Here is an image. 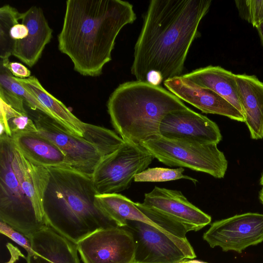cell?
<instances>
[{
	"label": "cell",
	"instance_id": "1",
	"mask_svg": "<svg viewBox=\"0 0 263 263\" xmlns=\"http://www.w3.org/2000/svg\"><path fill=\"white\" fill-rule=\"evenodd\" d=\"M211 0H152L134 48L131 73L137 81L161 83L181 76Z\"/></svg>",
	"mask_w": 263,
	"mask_h": 263
},
{
	"label": "cell",
	"instance_id": "2",
	"mask_svg": "<svg viewBox=\"0 0 263 263\" xmlns=\"http://www.w3.org/2000/svg\"><path fill=\"white\" fill-rule=\"evenodd\" d=\"M136 19L133 6L126 1L68 0L59 49L80 74L99 76L111 60L119 33Z\"/></svg>",
	"mask_w": 263,
	"mask_h": 263
},
{
	"label": "cell",
	"instance_id": "3",
	"mask_svg": "<svg viewBox=\"0 0 263 263\" xmlns=\"http://www.w3.org/2000/svg\"><path fill=\"white\" fill-rule=\"evenodd\" d=\"M47 168L43 206L48 226L76 244L97 230L118 227L96 205L92 175L68 166Z\"/></svg>",
	"mask_w": 263,
	"mask_h": 263
},
{
	"label": "cell",
	"instance_id": "4",
	"mask_svg": "<svg viewBox=\"0 0 263 263\" xmlns=\"http://www.w3.org/2000/svg\"><path fill=\"white\" fill-rule=\"evenodd\" d=\"M49 179L46 167L18 149L12 138L0 136V220L27 238L48 226L43 198Z\"/></svg>",
	"mask_w": 263,
	"mask_h": 263
},
{
	"label": "cell",
	"instance_id": "5",
	"mask_svg": "<svg viewBox=\"0 0 263 263\" xmlns=\"http://www.w3.org/2000/svg\"><path fill=\"white\" fill-rule=\"evenodd\" d=\"M107 111L112 126L125 141L141 144L159 135L163 117L188 107L159 85L134 81L121 84L110 95Z\"/></svg>",
	"mask_w": 263,
	"mask_h": 263
},
{
	"label": "cell",
	"instance_id": "6",
	"mask_svg": "<svg viewBox=\"0 0 263 263\" xmlns=\"http://www.w3.org/2000/svg\"><path fill=\"white\" fill-rule=\"evenodd\" d=\"M141 145L167 166L187 167L219 179L224 177L227 170L228 161L216 144L172 140L158 135Z\"/></svg>",
	"mask_w": 263,
	"mask_h": 263
},
{
	"label": "cell",
	"instance_id": "7",
	"mask_svg": "<svg viewBox=\"0 0 263 263\" xmlns=\"http://www.w3.org/2000/svg\"><path fill=\"white\" fill-rule=\"evenodd\" d=\"M154 158L141 144L125 142L103 157L95 169L92 178L98 194H118L127 189Z\"/></svg>",
	"mask_w": 263,
	"mask_h": 263
},
{
	"label": "cell",
	"instance_id": "8",
	"mask_svg": "<svg viewBox=\"0 0 263 263\" xmlns=\"http://www.w3.org/2000/svg\"><path fill=\"white\" fill-rule=\"evenodd\" d=\"M123 227L132 233L135 241L134 263H179L196 257L187 239L139 221L127 220Z\"/></svg>",
	"mask_w": 263,
	"mask_h": 263
},
{
	"label": "cell",
	"instance_id": "9",
	"mask_svg": "<svg viewBox=\"0 0 263 263\" xmlns=\"http://www.w3.org/2000/svg\"><path fill=\"white\" fill-rule=\"evenodd\" d=\"M29 114L38 133L55 144L64 154L66 164L92 175L104 157L99 149L84 137L73 135L54 119L39 111Z\"/></svg>",
	"mask_w": 263,
	"mask_h": 263
},
{
	"label": "cell",
	"instance_id": "10",
	"mask_svg": "<svg viewBox=\"0 0 263 263\" xmlns=\"http://www.w3.org/2000/svg\"><path fill=\"white\" fill-rule=\"evenodd\" d=\"M83 263H134L136 243L124 227L97 230L77 243Z\"/></svg>",
	"mask_w": 263,
	"mask_h": 263
},
{
	"label": "cell",
	"instance_id": "11",
	"mask_svg": "<svg viewBox=\"0 0 263 263\" xmlns=\"http://www.w3.org/2000/svg\"><path fill=\"white\" fill-rule=\"evenodd\" d=\"M203 238L211 248L241 253L263 241V214L246 213L215 221Z\"/></svg>",
	"mask_w": 263,
	"mask_h": 263
},
{
	"label": "cell",
	"instance_id": "12",
	"mask_svg": "<svg viewBox=\"0 0 263 263\" xmlns=\"http://www.w3.org/2000/svg\"><path fill=\"white\" fill-rule=\"evenodd\" d=\"M159 135L165 138L217 144L222 139L217 124L189 108L173 111L162 119Z\"/></svg>",
	"mask_w": 263,
	"mask_h": 263
},
{
	"label": "cell",
	"instance_id": "13",
	"mask_svg": "<svg viewBox=\"0 0 263 263\" xmlns=\"http://www.w3.org/2000/svg\"><path fill=\"white\" fill-rule=\"evenodd\" d=\"M142 204L186 226L198 231L211 221L210 216L191 203L181 191L155 186L145 194Z\"/></svg>",
	"mask_w": 263,
	"mask_h": 263
},
{
	"label": "cell",
	"instance_id": "14",
	"mask_svg": "<svg viewBox=\"0 0 263 263\" xmlns=\"http://www.w3.org/2000/svg\"><path fill=\"white\" fill-rule=\"evenodd\" d=\"M163 83L171 92L202 112L219 115L239 122L245 121L243 115L223 98L183 76L166 80Z\"/></svg>",
	"mask_w": 263,
	"mask_h": 263
},
{
	"label": "cell",
	"instance_id": "15",
	"mask_svg": "<svg viewBox=\"0 0 263 263\" xmlns=\"http://www.w3.org/2000/svg\"><path fill=\"white\" fill-rule=\"evenodd\" d=\"M22 23L28 29L27 36L14 43L12 55L30 67L41 58L46 45L52 36V29L48 25L42 9L32 6L22 13Z\"/></svg>",
	"mask_w": 263,
	"mask_h": 263
},
{
	"label": "cell",
	"instance_id": "16",
	"mask_svg": "<svg viewBox=\"0 0 263 263\" xmlns=\"http://www.w3.org/2000/svg\"><path fill=\"white\" fill-rule=\"evenodd\" d=\"M32 252L27 263H80L76 243L46 226L29 238Z\"/></svg>",
	"mask_w": 263,
	"mask_h": 263
},
{
	"label": "cell",
	"instance_id": "17",
	"mask_svg": "<svg viewBox=\"0 0 263 263\" xmlns=\"http://www.w3.org/2000/svg\"><path fill=\"white\" fill-rule=\"evenodd\" d=\"M240 102L251 138H263V82L255 76L235 74Z\"/></svg>",
	"mask_w": 263,
	"mask_h": 263
},
{
	"label": "cell",
	"instance_id": "18",
	"mask_svg": "<svg viewBox=\"0 0 263 263\" xmlns=\"http://www.w3.org/2000/svg\"><path fill=\"white\" fill-rule=\"evenodd\" d=\"M15 79L33 95L47 111V115L61 124L71 134L84 137L86 124L76 117L58 99L48 92L34 76L28 78Z\"/></svg>",
	"mask_w": 263,
	"mask_h": 263
},
{
	"label": "cell",
	"instance_id": "19",
	"mask_svg": "<svg viewBox=\"0 0 263 263\" xmlns=\"http://www.w3.org/2000/svg\"><path fill=\"white\" fill-rule=\"evenodd\" d=\"M11 138L22 154L36 164L46 167L67 166L63 152L38 132L22 133Z\"/></svg>",
	"mask_w": 263,
	"mask_h": 263
},
{
	"label": "cell",
	"instance_id": "20",
	"mask_svg": "<svg viewBox=\"0 0 263 263\" xmlns=\"http://www.w3.org/2000/svg\"><path fill=\"white\" fill-rule=\"evenodd\" d=\"M182 76L199 86L212 90L228 101L243 116L235 74L220 66H208Z\"/></svg>",
	"mask_w": 263,
	"mask_h": 263
},
{
	"label": "cell",
	"instance_id": "21",
	"mask_svg": "<svg viewBox=\"0 0 263 263\" xmlns=\"http://www.w3.org/2000/svg\"><path fill=\"white\" fill-rule=\"evenodd\" d=\"M24 100L0 86L1 136L37 132L35 124L26 109Z\"/></svg>",
	"mask_w": 263,
	"mask_h": 263
},
{
	"label": "cell",
	"instance_id": "22",
	"mask_svg": "<svg viewBox=\"0 0 263 263\" xmlns=\"http://www.w3.org/2000/svg\"><path fill=\"white\" fill-rule=\"evenodd\" d=\"M95 203L118 227L126 226L127 220H135L151 224L164 231L141 211L135 202L121 194H97Z\"/></svg>",
	"mask_w": 263,
	"mask_h": 263
},
{
	"label": "cell",
	"instance_id": "23",
	"mask_svg": "<svg viewBox=\"0 0 263 263\" xmlns=\"http://www.w3.org/2000/svg\"><path fill=\"white\" fill-rule=\"evenodd\" d=\"M22 13L9 5L0 8V58L9 59L12 55L13 43L9 36L11 27L21 20Z\"/></svg>",
	"mask_w": 263,
	"mask_h": 263
},
{
	"label": "cell",
	"instance_id": "24",
	"mask_svg": "<svg viewBox=\"0 0 263 263\" xmlns=\"http://www.w3.org/2000/svg\"><path fill=\"white\" fill-rule=\"evenodd\" d=\"M0 86L22 98L31 110L39 111L47 115V111L36 98L15 79L10 71L0 64Z\"/></svg>",
	"mask_w": 263,
	"mask_h": 263
},
{
	"label": "cell",
	"instance_id": "25",
	"mask_svg": "<svg viewBox=\"0 0 263 263\" xmlns=\"http://www.w3.org/2000/svg\"><path fill=\"white\" fill-rule=\"evenodd\" d=\"M184 168H168L163 167L148 168L136 175L135 182H165L181 179H187L196 183L198 181L190 176L184 175Z\"/></svg>",
	"mask_w": 263,
	"mask_h": 263
},
{
	"label": "cell",
	"instance_id": "26",
	"mask_svg": "<svg viewBox=\"0 0 263 263\" xmlns=\"http://www.w3.org/2000/svg\"><path fill=\"white\" fill-rule=\"evenodd\" d=\"M235 2L242 18L254 27L263 23V0H237Z\"/></svg>",
	"mask_w": 263,
	"mask_h": 263
},
{
	"label": "cell",
	"instance_id": "27",
	"mask_svg": "<svg viewBox=\"0 0 263 263\" xmlns=\"http://www.w3.org/2000/svg\"><path fill=\"white\" fill-rule=\"evenodd\" d=\"M0 232L23 248L27 254L32 252L29 239L2 221H0Z\"/></svg>",
	"mask_w": 263,
	"mask_h": 263
},
{
	"label": "cell",
	"instance_id": "28",
	"mask_svg": "<svg viewBox=\"0 0 263 263\" xmlns=\"http://www.w3.org/2000/svg\"><path fill=\"white\" fill-rule=\"evenodd\" d=\"M0 64L8 69L15 78L25 79L31 77V71L21 63L11 62L9 59H5L1 60Z\"/></svg>",
	"mask_w": 263,
	"mask_h": 263
},
{
	"label": "cell",
	"instance_id": "29",
	"mask_svg": "<svg viewBox=\"0 0 263 263\" xmlns=\"http://www.w3.org/2000/svg\"><path fill=\"white\" fill-rule=\"evenodd\" d=\"M28 34V29L27 26L22 23L21 24L18 23L13 25L9 32V36L13 45L15 41L26 38Z\"/></svg>",
	"mask_w": 263,
	"mask_h": 263
},
{
	"label": "cell",
	"instance_id": "30",
	"mask_svg": "<svg viewBox=\"0 0 263 263\" xmlns=\"http://www.w3.org/2000/svg\"><path fill=\"white\" fill-rule=\"evenodd\" d=\"M6 247L10 253V258L8 261L5 263H14L18 260L20 257L26 258V257L21 252L19 249L12 243L8 242L6 244Z\"/></svg>",
	"mask_w": 263,
	"mask_h": 263
},
{
	"label": "cell",
	"instance_id": "31",
	"mask_svg": "<svg viewBox=\"0 0 263 263\" xmlns=\"http://www.w3.org/2000/svg\"><path fill=\"white\" fill-rule=\"evenodd\" d=\"M258 30L261 40L263 43V23L256 27Z\"/></svg>",
	"mask_w": 263,
	"mask_h": 263
},
{
	"label": "cell",
	"instance_id": "32",
	"mask_svg": "<svg viewBox=\"0 0 263 263\" xmlns=\"http://www.w3.org/2000/svg\"><path fill=\"white\" fill-rule=\"evenodd\" d=\"M184 263H208L204 261L197 260L196 259H188L183 260Z\"/></svg>",
	"mask_w": 263,
	"mask_h": 263
},
{
	"label": "cell",
	"instance_id": "33",
	"mask_svg": "<svg viewBox=\"0 0 263 263\" xmlns=\"http://www.w3.org/2000/svg\"><path fill=\"white\" fill-rule=\"evenodd\" d=\"M259 198L261 203L263 204V187L259 192Z\"/></svg>",
	"mask_w": 263,
	"mask_h": 263
},
{
	"label": "cell",
	"instance_id": "34",
	"mask_svg": "<svg viewBox=\"0 0 263 263\" xmlns=\"http://www.w3.org/2000/svg\"><path fill=\"white\" fill-rule=\"evenodd\" d=\"M260 184L262 185H263V174L261 177L260 180Z\"/></svg>",
	"mask_w": 263,
	"mask_h": 263
},
{
	"label": "cell",
	"instance_id": "35",
	"mask_svg": "<svg viewBox=\"0 0 263 263\" xmlns=\"http://www.w3.org/2000/svg\"><path fill=\"white\" fill-rule=\"evenodd\" d=\"M179 263H184V262H183V261L180 262Z\"/></svg>",
	"mask_w": 263,
	"mask_h": 263
}]
</instances>
